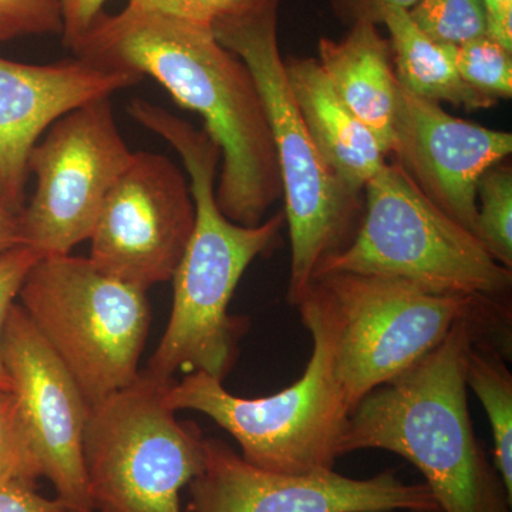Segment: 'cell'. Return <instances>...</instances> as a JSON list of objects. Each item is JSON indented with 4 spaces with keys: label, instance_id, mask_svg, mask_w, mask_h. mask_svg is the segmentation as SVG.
<instances>
[{
    "label": "cell",
    "instance_id": "7c38bea8",
    "mask_svg": "<svg viewBox=\"0 0 512 512\" xmlns=\"http://www.w3.org/2000/svg\"><path fill=\"white\" fill-rule=\"evenodd\" d=\"M188 487L190 512L440 511L426 484L404 483L392 470L366 480L335 470L275 473L252 466L217 439L204 440V467Z\"/></svg>",
    "mask_w": 512,
    "mask_h": 512
},
{
    "label": "cell",
    "instance_id": "484cf974",
    "mask_svg": "<svg viewBox=\"0 0 512 512\" xmlns=\"http://www.w3.org/2000/svg\"><path fill=\"white\" fill-rule=\"evenodd\" d=\"M128 2L211 26L217 20L251 8L256 0H128Z\"/></svg>",
    "mask_w": 512,
    "mask_h": 512
},
{
    "label": "cell",
    "instance_id": "603a6c76",
    "mask_svg": "<svg viewBox=\"0 0 512 512\" xmlns=\"http://www.w3.org/2000/svg\"><path fill=\"white\" fill-rule=\"evenodd\" d=\"M457 72L476 92L497 101L512 96V50L490 35L454 49Z\"/></svg>",
    "mask_w": 512,
    "mask_h": 512
},
{
    "label": "cell",
    "instance_id": "30bf717a",
    "mask_svg": "<svg viewBox=\"0 0 512 512\" xmlns=\"http://www.w3.org/2000/svg\"><path fill=\"white\" fill-rule=\"evenodd\" d=\"M133 153L117 127L110 99L64 114L30 154L36 187L18 215L20 244L40 258L72 254L92 237L104 201Z\"/></svg>",
    "mask_w": 512,
    "mask_h": 512
},
{
    "label": "cell",
    "instance_id": "44dd1931",
    "mask_svg": "<svg viewBox=\"0 0 512 512\" xmlns=\"http://www.w3.org/2000/svg\"><path fill=\"white\" fill-rule=\"evenodd\" d=\"M409 13L417 28L440 45L463 46L488 35L483 0H419Z\"/></svg>",
    "mask_w": 512,
    "mask_h": 512
},
{
    "label": "cell",
    "instance_id": "7a4b0ae2",
    "mask_svg": "<svg viewBox=\"0 0 512 512\" xmlns=\"http://www.w3.org/2000/svg\"><path fill=\"white\" fill-rule=\"evenodd\" d=\"M127 110L177 151L190 177L195 205L194 231L171 279L170 320L144 370L161 380H174L177 372H204L224 382L245 332V320L229 315V303L248 266L275 247L285 212L256 227L229 221L215 198L221 151L204 128L198 130L146 100L131 101Z\"/></svg>",
    "mask_w": 512,
    "mask_h": 512
},
{
    "label": "cell",
    "instance_id": "83f0119b",
    "mask_svg": "<svg viewBox=\"0 0 512 512\" xmlns=\"http://www.w3.org/2000/svg\"><path fill=\"white\" fill-rule=\"evenodd\" d=\"M419 0H329L340 22L350 26L356 23L383 25L386 12L392 9L410 10Z\"/></svg>",
    "mask_w": 512,
    "mask_h": 512
},
{
    "label": "cell",
    "instance_id": "1f68e13d",
    "mask_svg": "<svg viewBox=\"0 0 512 512\" xmlns=\"http://www.w3.org/2000/svg\"><path fill=\"white\" fill-rule=\"evenodd\" d=\"M413 512H440V511H427V510H421V511H413Z\"/></svg>",
    "mask_w": 512,
    "mask_h": 512
},
{
    "label": "cell",
    "instance_id": "277c9868",
    "mask_svg": "<svg viewBox=\"0 0 512 512\" xmlns=\"http://www.w3.org/2000/svg\"><path fill=\"white\" fill-rule=\"evenodd\" d=\"M313 350L298 382L272 396L238 397L221 380L194 372L164 394L171 410L204 413L227 430L252 466L284 474L325 473L340 456L350 409L335 370L338 319L316 282L296 302Z\"/></svg>",
    "mask_w": 512,
    "mask_h": 512
},
{
    "label": "cell",
    "instance_id": "cb8c5ba5",
    "mask_svg": "<svg viewBox=\"0 0 512 512\" xmlns=\"http://www.w3.org/2000/svg\"><path fill=\"white\" fill-rule=\"evenodd\" d=\"M42 35H62L57 0H0V43Z\"/></svg>",
    "mask_w": 512,
    "mask_h": 512
},
{
    "label": "cell",
    "instance_id": "f546056e",
    "mask_svg": "<svg viewBox=\"0 0 512 512\" xmlns=\"http://www.w3.org/2000/svg\"><path fill=\"white\" fill-rule=\"evenodd\" d=\"M488 35L512 50V0H483Z\"/></svg>",
    "mask_w": 512,
    "mask_h": 512
},
{
    "label": "cell",
    "instance_id": "9c48e42d",
    "mask_svg": "<svg viewBox=\"0 0 512 512\" xmlns=\"http://www.w3.org/2000/svg\"><path fill=\"white\" fill-rule=\"evenodd\" d=\"M313 282L338 319L335 370L352 410L433 352L460 320L508 308L503 299L436 295L380 276L339 272Z\"/></svg>",
    "mask_w": 512,
    "mask_h": 512
},
{
    "label": "cell",
    "instance_id": "ac0fdd59",
    "mask_svg": "<svg viewBox=\"0 0 512 512\" xmlns=\"http://www.w3.org/2000/svg\"><path fill=\"white\" fill-rule=\"evenodd\" d=\"M383 25L389 30L394 73L404 92L466 110L488 109L497 104L461 79L454 62L456 47L440 45L424 35L409 10H389Z\"/></svg>",
    "mask_w": 512,
    "mask_h": 512
},
{
    "label": "cell",
    "instance_id": "8fae6325",
    "mask_svg": "<svg viewBox=\"0 0 512 512\" xmlns=\"http://www.w3.org/2000/svg\"><path fill=\"white\" fill-rule=\"evenodd\" d=\"M190 183L167 156L134 151L93 229L90 262L147 292L173 279L194 231Z\"/></svg>",
    "mask_w": 512,
    "mask_h": 512
},
{
    "label": "cell",
    "instance_id": "ba28073f",
    "mask_svg": "<svg viewBox=\"0 0 512 512\" xmlns=\"http://www.w3.org/2000/svg\"><path fill=\"white\" fill-rule=\"evenodd\" d=\"M174 380L136 382L90 407L83 460L93 512H183L180 491L204 467V437L164 402Z\"/></svg>",
    "mask_w": 512,
    "mask_h": 512
},
{
    "label": "cell",
    "instance_id": "52a82bcc",
    "mask_svg": "<svg viewBox=\"0 0 512 512\" xmlns=\"http://www.w3.org/2000/svg\"><path fill=\"white\" fill-rule=\"evenodd\" d=\"M18 298L90 407L136 382L151 323L147 292L67 254L40 258Z\"/></svg>",
    "mask_w": 512,
    "mask_h": 512
},
{
    "label": "cell",
    "instance_id": "5bb4252c",
    "mask_svg": "<svg viewBox=\"0 0 512 512\" xmlns=\"http://www.w3.org/2000/svg\"><path fill=\"white\" fill-rule=\"evenodd\" d=\"M511 153V133L457 119L399 86L390 156L436 207L476 237L478 183Z\"/></svg>",
    "mask_w": 512,
    "mask_h": 512
},
{
    "label": "cell",
    "instance_id": "5b68a950",
    "mask_svg": "<svg viewBox=\"0 0 512 512\" xmlns=\"http://www.w3.org/2000/svg\"><path fill=\"white\" fill-rule=\"evenodd\" d=\"M281 0H256L251 8L212 23L222 46L254 77L271 127L291 235L288 301L308 291L316 269L355 238L362 221V195L350 191L313 143L293 97L278 42Z\"/></svg>",
    "mask_w": 512,
    "mask_h": 512
},
{
    "label": "cell",
    "instance_id": "9a60e30c",
    "mask_svg": "<svg viewBox=\"0 0 512 512\" xmlns=\"http://www.w3.org/2000/svg\"><path fill=\"white\" fill-rule=\"evenodd\" d=\"M141 80L133 70L84 57L55 64L0 57V204L15 215L25 208L29 157L53 123Z\"/></svg>",
    "mask_w": 512,
    "mask_h": 512
},
{
    "label": "cell",
    "instance_id": "d4e9b609",
    "mask_svg": "<svg viewBox=\"0 0 512 512\" xmlns=\"http://www.w3.org/2000/svg\"><path fill=\"white\" fill-rule=\"evenodd\" d=\"M39 259L40 256L26 245H18L0 254V392H12V380L3 360L2 350L6 318L18 298L26 275Z\"/></svg>",
    "mask_w": 512,
    "mask_h": 512
},
{
    "label": "cell",
    "instance_id": "ffe728a7",
    "mask_svg": "<svg viewBox=\"0 0 512 512\" xmlns=\"http://www.w3.org/2000/svg\"><path fill=\"white\" fill-rule=\"evenodd\" d=\"M477 238L495 261L512 266V170L495 164L477 188Z\"/></svg>",
    "mask_w": 512,
    "mask_h": 512
},
{
    "label": "cell",
    "instance_id": "d6986e66",
    "mask_svg": "<svg viewBox=\"0 0 512 512\" xmlns=\"http://www.w3.org/2000/svg\"><path fill=\"white\" fill-rule=\"evenodd\" d=\"M497 340L483 336L470 346L466 362L467 387L483 404L494 440L495 466L512 503V376Z\"/></svg>",
    "mask_w": 512,
    "mask_h": 512
},
{
    "label": "cell",
    "instance_id": "4316f807",
    "mask_svg": "<svg viewBox=\"0 0 512 512\" xmlns=\"http://www.w3.org/2000/svg\"><path fill=\"white\" fill-rule=\"evenodd\" d=\"M62 16L63 45L74 50L103 15L107 0H57Z\"/></svg>",
    "mask_w": 512,
    "mask_h": 512
},
{
    "label": "cell",
    "instance_id": "8992f818",
    "mask_svg": "<svg viewBox=\"0 0 512 512\" xmlns=\"http://www.w3.org/2000/svg\"><path fill=\"white\" fill-rule=\"evenodd\" d=\"M339 272L397 279L436 295L503 301L512 285L511 269L436 207L394 161L366 184L355 238L325 259L315 278Z\"/></svg>",
    "mask_w": 512,
    "mask_h": 512
},
{
    "label": "cell",
    "instance_id": "f1b7e54d",
    "mask_svg": "<svg viewBox=\"0 0 512 512\" xmlns=\"http://www.w3.org/2000/svg\"><path fill=\"white\" fill-rule=\"evenodd\" d=\"M0 512H72L57 498H46L25 485L0 487Z\"/></svg>",
    "mask_w": 512,
    "mask_h": 512
},
{
    "label": "cell",
    "instance_id": "7402d4cb",
    "mask_svg": "<svg viewBox=\"0 0 512 512\" xmlns=\"http://www.w3.org/2000/svg\"><path fill=\"white\" fill-rule=\"evenodd\" d=\"M42 477L18 399L13 392H0V487L36 488Z\"/></svg>",
    "mask_w": 512,
    "mask_h": 512
},
{
    "label": "cell",
    "instance_id": "4dcf8cb0",
    "mask_svg": "<svg viewBox=\"0 0 512 512\" xmlns=\"http://www.w3.org/2000/svg\"><path fill=\"white\" fill-rule=\"evenodd\" d=\"M20 244L18 215L0 204V254Z\"/></svg>",
    "mask_w": 512,
    "mask_h": 512
},
{
    "label": "cell",
    "instance_id": "6da1fadb",
    "mask_svg": "<svg viewBox=\"0 0 512 512\" xmlns=\"http://www.w3.org/2000/svg\"><path fill=\"white\" fill-rule=\"evenodd\" d=\"M77 57L151 76L183 109L204 120L221 151L215 198L229 221L256 227L282 197V178L254 77L210 25L128 2L101 15Z\"/></svg>",
    "mask_w": 512,
    "mask_h": 512
},
{
    "label": "cell",
    "instance_id": "2e32d148",
    "mask_svg": "<svg viewBox=\"0 0 512 512\" xmlns=\"http://www.w3.org/2000/svg\"><path fill=\"white\" fill-rule=\"evenodd\" d=\"M286 76L305 126L342 183L362 195L387 163L379 141L339 99L318 59L288 57Z\"/></svg>",
    "mask_w": 512,
    "mask_h": 512
},
{
    "label": "cell",
    "instance_id": "4fadbf2b",
    "mask_svg": "<svg viewBox=\"0 0 512 512\" xmlns=\"http://www.w3.org/2000/svg\"><path fill=\"white\" fill-rule=\"evenodd\" d=\"M3 360L43 477L72 512H93L83 460L90 406L19 303L6 318Z\"/></svg>",
    "mask_w": 512,
    "mask_h": 512
},
{
    "label": "cell",
    "instance_id": "e0dca14e",
    "mask_svg": "<svg viewBox=\"0 0 512 512\" xmlns=\"http://www.w3.org/2000/svg\"><path fill=\"white\" fill-rule=\"evenodd\" d=\"M318 50V62L333 90L389 157L399 94L389 39L372 23H356L342 40L322 37Z\"/></svg>",
    "mask_w": 512,
    "mask_h": 512
},
{
    "label": "cell",
    "instance_id": "3957f363",
    "mask_svg": "<svg viewBox=\"0 0 512 512\" xmlns=\"http://www.w3.org/2000/svg\"><path fill=\"white\" fill-rule=\"evenodd\" d=\"M508 319L510 308L460 320L433 352L366 394L350 413L340 456L399 454L419 468L441 512H507L468 413L466 362L470 346L497 338Z\"/></svg>",
    "mask_w": 512,
    "mask_h": 512
}]
</instances>
